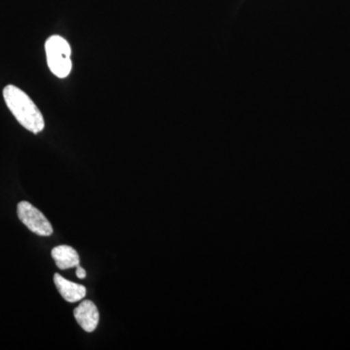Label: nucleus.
Instances as JSON below:
<instances>
[{"mask_svg": "<svg viewBox=\"0 0 350 350\" xmlns=\"http://www.w3.org/2000/svg\"><path fill=\"white\" fill-rule=\"evenodd\" d=\"M54 282L59 293L68 303L81 301L87 295L86 287L64 278L59 273H55Z\"/></svg>", "mask_w": 350, "mask_h": 350, "instance_id": "5", "label": "nucleus"}, {"mask_svg": "<svg viewBox=\"0 0 350 350\" xmlns=\"http://www.w3.org/2000/svg\"><path fill=\"white\" fill-rule=\"evenodd\" d=\"M76 275H77V278H80V280H84V278H86V271L80 266V264L76 267Z\"/></svg>", "mask_w": 350, "mask_h": 350, "instance_id": "7", "label": "nucleus"}, {"mask_svg": "<svg viewBox=\"0 0 350 350\" xmlns=\"http://www.w3.org/2000/svg\"><path fill=\"white\" fill-rule=\"evenodd\" d=\"M3 98L14 117L25 129L33 133L43 131L45 123L42 114L24 91L8 85L4 88Z\"/></svg>", "mask_w": 350, "mask_h": 350, "instance_id": "1", "label": "nucleus"}, {"mask_svg": "<svg viewBox=\"0 0 350 350\" xmlns=\"http://www.w3.org/2000/svg\"><path fill=\"white\" fill-rule=\"evenodd\" d=\"M75 317L83 330L92 333L96 330L100 321V313L93 301H83L75 310Z\"/></svg>", "mask_w": 350, "mask_h": 350, "instance_id": "4", "label": "nucleus"}, {"mask_svg": "<svg viewBox=\"0 0 350 350\" xmlns=\"http://www.w3.org/2000/svg\"><path fill=\"white\" fill-rule=\"evenodd\" d=\"M46 55L50 70L57 77L66 78L70 73L71 49L66 39L62 36H51L45 43Z\"/></svg>", "mask_w": 350, "mask_h": 350, "instance_id": "2", "label": "nucleus"}, {"mask_svg": "<svg viewBox=\"0 0 350 350\" xmlns=\"http://www.w3.org/2000/svg\"><path fill=\"white\" fill-rule=\"evenodd\" d=\"M52 258L61 269L76 268L80 264L79 254L69 245H59L53 248Z\"/></svg>", "mask_w": 350, "mask_h": 350, "instance_id": "6", "label": "nucleus"}, {"mask_svg": "<svg viewBox=\"0 0 350 350\" xmlns=\"http://www.w3.org/2000/svg\"><path fill=\"white\" fill-rule=\"evenodd\" d=\"M17 213L21 222L34 234L41 237H49L53 234L49 220L29 202H21L18 204Z\"/></svg>", "mask_w": 350, "mask_h": 350, "instance_id": "3", "label": "nucleus"}]
</instances>
